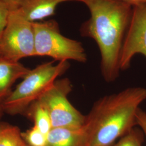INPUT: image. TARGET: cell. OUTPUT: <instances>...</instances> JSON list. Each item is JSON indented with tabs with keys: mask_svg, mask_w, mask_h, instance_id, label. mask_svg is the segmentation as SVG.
<instances>
[{
	"mask_svg": "<svg viewBox=\"0 0 146 146\" xmlns=\"http://www.w3.org/2000/svg\"><path fill=\"white\" fill-rule=\"evenodd\" d=\"M137 54L146 58V3L133 5L131 21L120 55V70L129 68L133 58Z\"/></svg>",
	"mask_w": 146,
	"mask_h": 146,
	"instance_id": "cell-7",
	"label": "cell"
},
{
	"mask_svg": "<svg viewBox=\"0 0 146 146\" xmlns=\"http://www.w3.org/2000/svg\"><path fill=\"white\" fill-rule=\"evenodd\" d=\"M143 133L134 127L121 137L119 141L111 146H142Z\"/></svg>",
	"mask_w": 146,
	"mask_h": 146,
	"instance_id": "cell-13",
	"label": "cell"
},
{
	"mask_svg": "<svg viewBox=\"0 0 146 146\" xmlns=\"http://www.w3.org/2000/svg\"><path fill=\"white\" fill-rule=\"evenodd\" d=\"M66 1L81 0H27L17 11L27 20L34 22L53 15L57 6Z\"/></svg>",
	"mask_w": 146,
	"mask_h": 146,
	"instance_id": "cell-10",
	"label": "cell"
},
{
	"mask_svg": "<svg viewBox=\"0 0 146 146\" xmlns=\"http://www.w3.org/2000/svg\"><path fill=\"white\" fill-rule=\"evenodd\" d=\"M1 56H2V55H1V50H0V57Z\"/></svg>",
	"mask_w": 146,
	"mask_h": 146,
	"instance_id": "cell-20",
	"label": "cell"
},
{
	"mask_svg": "<svg viewBox=\"0 0 146 146\" xmlns=\"http://www.w3.org/2000/svg\"><path fill=\"white\" fill-rule=\"evenodd\" d=\"M90 17L81 26V36L92 38L101 54L100 68L104 80L113 82L120 74V58L131 21L133 6L121 0H81Z\"/></svg>",
	"mask_w": 146,
	"mask_h": 146,
	"instance_id": "cell-1",
	"label": "cell"
},
{
	"mask_svg": "<svg viewBox=\"0 0 146 146\" xmlns=\"http://www.w3.org/2000/svg\"><path fill=\"white\" fill-rule=\"evenodd\" d=\"M35 56H48L58 62L85 63L87 56L81 42L62 35L54 20L34 22Z\"/></svg>",
	"mask_w": 146,
	"mask_h": 146,
	"instance_id": "cell-4",
	"label": "cell"
},
{
	"mask_svg": "<svg viewBox=\"0 0 146 146\" xmlns=\"http://www.w3.org/2000/svg\"><path fill=\"white\" fill-rule=\"evenodd\" d=\"M130 5H134L138 4L146 3V0H121Z\"/></svg>",
	"mask_w": 146,
	"mask_h": 146,
	"instance_id": "cell-18",
	"label": "cell"
},
{
	"mask_svg": "<svg viewBox=\"0 0 146 146\" xmlns=\"http://www.w3.org/2000/svg\"><path fill=\"white\" fill-rule=\"evenodd\" d=\"M72 88L69 78L56 80L36 101L48 113L52 128H78L84 125L86 116L68 100V95Z\"/></svg>",
	"mask_w": 146,
	"mask_h": 146,
	"instance_id": "cell-5",
	"label": "cell"
},
{
	"mask_svg": "<svg viewBox=\"0 0 146 146\" xmlns=\"http://www.w3.org/2000/svg\"><path fill=\"white\" fill-rule=\"evenodd\" d=\"M8 8L10 11H18L27 0H0Z\"/></svg>",
	"mask_w": 146,
	"mask_h": 146,
	"instance_id": "cell-17",
	"label": "cell"
},
{
	"mask_svg": "<svg viewBox=\"0 0 146 146\" xmlns=\"http://www.w3.org/2000/svg\"><path fill=\"white\" fill-rule=\"evenodd\" d=\"M146 99V89L129 87L106 95L94 103L86 116L84 146H111L137 125L136 115Z\"/></svg>",
	"mask_w": 146,
	"mask_h": 146,
	"instance_id": "cell-2",
	"label": "cell"
},
{
	"mask_svg": "<svg viewBox=\"0 0 146 146\" xmlns=\"http://www.w3.org/2000/svg\"><path fill=\"white\" fill-rule=\"evenodd\" d=\"M22 136L28 146H46L47 135L42 133L34 125L26 132L22 133Z\"/></svg>",
	"mask_w": 146,
	"mask_h": 146,
	"instance_id": "cell-14",
	"label": "cell"
},
{
	"mask_svg": "<svg viewBox=\"0 0 146 146\" xmlns=\"http://www.w3.org/2000/svg\"><path fill=\"white\" fill-rule=\"evenodd\" d=\"M10 12L8 8L0 1V34L3 31L7 24Z\"/></svg>",
	"mask_w": 146,
	"mask_h": 146,
	"instance_id": "cell-15",
	"label": "cell"
},
{
	"mask_svg": "<svg viewBox=\"0 0 146 146\" xmlns=\"http://www.w3.org/2000/svg\"><path fill=\"white\" fill-rule=\"evenodd\" d=\"M0 146H27L17 126L0 122Z\"/></svg>",
	"mask_w": 146,
	"mask_h": 146,
	"instance_id": "cell-12",
	"label": "cell"
},
{
	"mask_svg": "<svg viewBox=\"0 0 146 146\" xmlns=\"http://www.w3.org/2000/svg\"><path fill=\"white\" fill-rule=\"evenodd\" d=\"M34 123V126L45 135L52 128V121L47 110L36 101L31 104L27 110Z\"/></svg>",
	"mask_w": 146,
	"mask_h": 146,
	"instance_id": "cell-11",
	"label": "cell"
},
{
	"mask_svg": "<svg viewBox=\"0 0 146 146\" xmlns=\"http://www.w3.org/2000/svg\"><path fill=\"white\" fill-rule=\"evenodd\" d=\"M137 125H139L146 137V113L139 108L136 115Z\"/></svg>",
	"mask_w": 146,
	"mask_h": 146,
	"instance_id": "cell-16",
	"label": "cell"
},
{
	"mask_svg": "<svg viewBox=\"0 0 146 146\" xmlns=\"http://www.w3.org/2000/svg\"><path fill=\"white\" fill-rule=\"evenodd\" d=\"M3 111H4V110H3V109L2 102H1V101H0V121H1V117H2V115H3ZM0 122H1V121H0Z\"/></svg>",
	"mask_w": 146,
	"mask_h": 146,
	"instance_id": "cell-19",
	"label": "cell"
},
{
	"mask_svg": "<svg viewBox=\"0 0 146 146\" xmlns=\"http://www.w3.org/2000/svg\"><path fill=\"white\" fill-rule=\"evenodd\" d=\"M0 50L2 57L15 61L35 56L33 22L17 11L10 12L7 24L0 34Z\"/></svg>",
	"mask_w": 146,
	"mask_h": 146,
	"instance_id": "cell-6",
	"label": "cell"
},
{
	"mask_svg": "<svg viewBox=\"0 0 146 146\" xmlns=\"http://www.w3.org/2000/svg\"><path fill=\"white\" fill-rule=\"evenodd\" d=\"M70 67L67 61L42 63L29 72L21 83L2 102L4 111L11 115L25 113L56 78Z\"/></svg>",
	"mask_w": 146,
	"mask_h": 146,
	"instance_id": "cell-3",
	"label": "cell"
},
{
	"mask_svg": "<svg viewBox=\"0 0 146 146\" xmlns=\"http://www.w3.org/2000/svg\"><path fill=\"white\" fill-rule=\"evenodd\" d=\"M86 132L81 127L52 128L47 135L45 146H84Z\"/></svg>",
	"mask_w": 146,
	"mask_h": 146,
	"instance_id": "cell-9",
	"label": "cell"
},
{
	"mask_svg": "<svg viewBox=\"0 0 146 146\" xmlns=\"http://www.w3.org/2000/svg\"><path fill=\"white\" fill-rule=\"evenodd\" d=\"M27 146H28V145H27Z\"/></svg>",
	"mask_w": 146,
	"mask_h": 146,
	"instance_id": "cell-21",
	"label": "cell"
},
{
	"mask_svg": "<svg viewBox=\"0 0 146 146\" xmlns=\"http://www.w3.org/2000/svg\"><path fill=\"white\" fill-rule=\"evenodd\" d=\"M30 69L19 61L0 57V101L11 93V89L18 79L23 78Z\"/></svg>",
	"mask_w": 146,
	"mask_h": 146,
	"instance_id": "cell-8",
	"label": "cell"
}]
</instances>
